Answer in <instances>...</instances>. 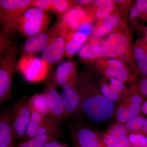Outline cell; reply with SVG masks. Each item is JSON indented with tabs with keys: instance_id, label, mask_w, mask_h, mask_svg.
Returning <instances> with one entry per match:
<instances>
[{
	"instance_id": "cell-1",
	"label": "cell",
	"mask_w": 147,
	"mask_h": 147,
	"mask_svg": "<svg viewBox=\"0 0 147 147\" xmlns=\"http://www.w3.org/2000/svg\"><path fill=\"white\" fill-rule=\"evenodd\" d=\"M77 85L81 101V113L96 123L111 118L115 113V102L105 97L93 83L78 77Z\"/></svg>"
},
{
	"instance_id": "cell-2",
	"label": "cell",
	"mask_w": 147,
	"mask_h": 147,
	"mask_svg": "<svg viewBox=\"0 0 147 147\" xmlns=\"http://www.w3.org/2000/svg\"><path fill=\"white\" fill-rule=\"evenodd\" d=\"M131 38V33L123 22L103 41L101 57L117 59L132 49Z\"/></svg>"
},
{
	"instance_id": "cell-3",
	"label": "cell",
	"mask_w": 147,
	"mask_h": 147,
	"mask_svg": "<svg viewBox=\"0 0 147 147\" xmlns=\"http://www.w3.org/2000/svg\"><path fill=\"white\" fill-rule=\"evenodd\" d=\"M51 21L47 12L32 7L27 9L21 16L16 30L27 38L32 35L45 32Z\"/></svg>"
},
{
	"instance_id": "cell-4",
	"label": "cell",
	"mask_w": 147,
	"mask_h": 147,
	"mask_svg": "<svg viewBox=\"0 0 147 147\" xmlns=\"http://www.w3.org/2000/svg\"><path fill=\"white\" fill-rule=\"evenodd\" d=\"M18 47L15 44L1 57L0 61V104L11 98L15 63Z\"/></svg>"
},
{
	"instance_id": "cell-5",
	"label": "cell",
	"mask_w": 147,
	"mask_h": 147,
	"mask_svg": "<svg viewBox=\"0 0 147 147\" xmlns=\"http://www.w3.org/2000/svg\"><path fill=\"white\" fill-rule=\"evenodd\" d=\"M49 65L42 57L23 55L17 63V68L28 82L35 83L47 78Z\"/></svg>"
},
{
	"instance_id": "cell-6",
	"label": "cell",
	"mask_w": 147,
	"mask_h": 147,
	"mask_svg": "<svg viewBox=\"0 0 147 147\" xmlns=\"http://www.w3.org/2000/svg\"><path fill=\"white\" fill-rule=\"evenodd\" d=\"M145 96L137 90H130L126 96L115 109V117L118 123H126L139 115Z\"/></svg>"
},
{
	"instance_id": "cell-7",
	"label": "cell",
	"mask_w": 147,
	"mask_h": 147,
	"mask_svg": "<svg viewBox=\"0 0 147 147\" xmlns=\"http://www.w3.org/2000/svg\"><path fill=\"white\" fill-rule=\"evenodd\" d=\"M32 0H1L0 21L3 26L16 30L23 13L32 6Z\"/></svg>"
},
{
	"instance_id": "cell-8",
	"label": "cell",
	"mask_w": 147,
	"mask_h": 147,
	"mask_svg": "<svg viewBox=\"0 0 147 147\" xmlns=\"http://www.w3.org/2000/svg\"><path fill=\"white\" fill-rule=\"evenodd\" d=\"M90 17L85 9L75 5L60 14L54 26L65 35L66 38L69 35L77 31L82 22Z\"/></svg>"
},
{
	"instance_id": "cell-9",
	"label": "cell",
	"mask_w": 147,
	"mask_h": 147,
	"mask_svg": "<svg viewBox=\"0 0 147 147\" xmlns=\"http://www.w3.org/2000/svg\"><path fill=\"white\" fill-rule=\"evenodd\" d=\"M48 31L50 34L49 40L42 51V58L49 65L57 63L63 58L66 38L55 26Z\"/></svg>"
},
{
	"instance_id": "cell-10",
	"label": "cell",
	"mask_w": 147,
	"mask_h": 147,
	"mask_svg": "<svg viewBox=\"0 0 147 147\" xmlns=\"http://www.w3.org/2000/svg\"><path fill=\"white\" fill-rule=\"evenodd\" d=\"M28 100L27 98H24L18 100L12 111V126L17 139H24L31 118L32 111Z\"/></svg>"
},
{
	"instance_id": "cell-11",
	"label": "cell",
	"mask_w": 147,
	"mask_h": 147,
	"mask_svg": "<svg viewBox=\"0 0 147 147\" xmlns=\"http://www.w3.org/2000/svg\"><path fill=\"white\" fill-rule=\"evenodd\" d=\"M48 109V116L58 125L68 119L60 94L53 84H47L45 92Z\"/></svg>"
},
{
	"instance_id": "cell-12",
	"label": "cell",
	"mask_w": 147,
	"mask_h": 147,
	"mask_svg": "<svg viewBox=\"0 0 147 147\" xmlns=\"http://www.w3.org/2000/svg\"><path fill=\"white\" fill-rule=\"evenodd\" d=\"M78 76L62 88L61 96L68 117L81 112V96L77 85Z\"/></svg>"
},
{
	"instance_id": "cell-13",
	"label": "cell",
	"mask_w": 147,
	"mask_h": 147,
	"mask_svg": "<svg viewBox=\"0 0 147 147\" xmlns=\"http://www.w3.org/2000/svg\"><path fill=\"white\" fill-rule=\"evenodd\" d=\"M59 126L47 115L32 112L31 118L24 140L31 139L41 134H49L60 131Z\"/></svg>"
},
{
	"instance_id": "cell-14",
	"label": "cell",
	"mask_w": 147,
	"mask_h": 147,
	"mask_svg": "<svg viewBox=\"0 0 147 147\" xmlns=\"http://www.w3.org/2000/svg\"><path fill=\"white\" fill-rule=\"evenodd\" d=\"M70 137L75 147H101L99 135L86 127H73Z\"/></svg>"
},
{
	"instance_id": "cell-15",
	"label": "cell",
	"mask_w": 147,
	"mask_h": 147,
	"mask_svg": "<svg viewBox=\"0 0 147 147\" xmlns=\"http://www.w3.org/2000/svg\"><path fill=\"white\" fill-rule=\"evenodd\" d=\"M127 135L125 124L117 123L102 134L100 142L104 147H130Z\"/></svg>"
},
{
	"instance_id": "cell-16",
	"label": "cell",
	"mask_w": 147,
	"mask_h": 147,
	"mask_svg": "<svg viewBox=\"0 0 147 147\" xmlns=\"http://www.w3.org/2000/svg\"><path fill=\"white\" fill-rule=\"evenodd\" d=\"M11 117L12 111L9 109L0 114V147H14L16 137Z\"/></svg>"
},
{
	"instance_id": "cell-17",
	"label": "cell",
	"mask_w": 147,
	"mask_h": 147,
	"mask_svg": "<svg viewBox=\"0 0 147 147\" xmlns=\"http://www.w3.org/2000/svg\"><path fill=\"white\" fill-rule=\"evenodd\" d=\"M85 9L92 19L96 18L102 20L115 13L117 4L115 1L112 0H97L93 1Z\"/></svg>"
},
{
	"instance_id": "cell-18",
	"label": "cell",
	"mask_w": 147,
	"mask_h": 147,
	"mask_svg": "<svg viewBox=\"0 0 147 147\" xmlns=\"http://www.w3.org/2000/svg\"><path fill=\"white\" fill-rule=\"evenodd\" d=\"M77 76L76 67L74 62L66 61L58 66L55 71L53 85L61 88L70 80Z\"/></svg>"
},
{
	"instance_id": "cell-19",
	"label": "cell",
	"mask_w": 147,
	"mask_h": 147,
	"mask_svg": "<svg viewBox=\"0 0 147 147\" xmlns=\"http://www.w3.org/2000/svg\"><path fill=\"white\" fill-rule=\"evenodd\" d=\"M49 37L48 31L38 33L27 38L23 45L24 55H34L42 51L48 42Z\"/></svg>"
},
{
	"instance_id": "cell-20",
	"label": "cell",
	"mask_w": 147,
	"mask_h": 147,
	"mask_svg": "<svg viewBox=\"0 0 147 147\" xmlns=\"http://www.w3.org/2000/svg\"><path fill=\"white\" fill-rule=\"evenodd\" d=\"M123 22L119 13L118 12L113 13L101 21H99L93 28L92 34L94 37L98 38L110 34Z\"/></svg>"
},
{
	"instance_id": "cell-21",
	"label": "cell",
	"mask_w": 147,
	"mask_h": 147,
	"mask_svg": "<svg viewBox=\"0 0 147 147\" xmlns=\"http://www.w3.org/2000/svg\"><path fill=\"white\" fill-rule=\"evenodd\" d=\"M103 41L93 37L85 43L78 52L79 57L85 61L96 60L101 57Z\"/></svg>"
},
{
	"instance_id": "cell-22",
	"label": "cell",
	"mask_w": 147,
	"mask_h": 147,
	"mask_svg": "<svg viewBox=\"0 0 147 147\" xmlns=\"http://www.w3.org/2000/svg\"><path fill=\"white\" fill-rule=\"evenodd\" d=\"M132 50L139 71L147 77V42L145 40H137L132 47Z\"/></svg>"
},
{
	"instance_id": "cell-23",
	"label": "cell",
	"mask_w": 147,
	"mask_h": 147,
	"mask_svg": "<svg viewBox=\"0 0 147 147\" xmlns=\"http://www.w3.org/2000/svg\"><path fill=\"white\" fill-rule=\"evenodd\" d=\"M61 130L54 133L37 135L28 140H24L17 145L16 147H41L49 142L57 141L61 138Z\"/></svg>"
},
{
	"instance_id": "cell-24",
	"label": "cell",
	"mask_w": 147,
	"mask_h": 147,
	"mask_svg": "<svg viewBox=\"0 0 147 147\" xmlns=\"http://www.w3.org/2000/svg\"><path fill=\"white\" fill-rule=\"evenodd\" d=\"M97 69L105 77L113 78L126 83L134 81L135 76L127 67L122 69H113L104 67H97Z\"/></svg>"
},
{
	"instance_id": "cell-25",
	"label": "cell",
	"mask_w": 147,
	"mask_h": 147,
	"mask_svg": "<svg viewBox=\"0 0 147 147\" xmlns=\"http://www.w3.org/2000/svg\"><path fill=\"white\" fill-rule=\"evenodd\" d=\"M128 134H139L147 137V118L138 116L125 124Z\"/></svg>"
},
{
	"instance_id": "cell-26",
	"label": "cell",
	"mask_w": 147,
	"mask_h": 147,
	"mask_svg": "<svg viewBox=\"0 0 147 147\" xmlns=\"http://www.w3.org/2000/svg\"><path fill=\"white\" fill-rule=\"evenodd\" d=\"M28 101L32 112L48 116V106L45 92L34 95L29 98Z\"/></svg>"
},
{
	"instance_id": "cell-27",
	"label": "cell",
	"mask_w": 147,
	"mask_h": 147,
	"mask_svg": "<svg viewBox=\"0 0 147 147\" xmlns=\"http://www.w3.org/2000/svg\"><path fill=\"white\" fill-rule=\"evenodd\" d=\"M14 30L3 26L0 35V57H2L16 43L13 41Z\"/></svg>"
},
{
	"instance_id": "cell-28",
	"label": "cell",
	"mask_w": 147,
	"mask_h": 147,
	"mask_svg": "<svg viewBox=\"0 0 147 147\" xmlns=\"http://www.w3.org/2000/svg\"><path fill=\"white\" fill-rule=\"evenodd\" d=\"M99 89L105 97L114 102L121 101L124 98L121 95L111 86L105 78L101 82Z\"/></svg>"
},
{
	"instance_id": "cell-29",
	"label": "cell",
	"mask_w": 147,
	"mask_h": 147,
	"mask_svg": "<svg viewBox=\"0 0 147 147\" xmlns=\"http://www.w3.org/2000/svg\"><path fill=\"white\" fill-rule=\"evenodd\" d=\"M84 44L74 38L71 34L69 35L66 38L65 55L68 58H71L76 53L79 52Z\"/></svg>"
},
{
	"instance_id": "cell-30",
	"label": "cell",
	"mask_w": 147,
	"mask_h": 147,
	"mask_svg": "<svg viewBox=\"0 0 147 147\" xmlns=\"http://www.w3.org/2000/svg\"><path fill=\"white\" fill-rule=\"evenodd\" d=\"M76 5L74 1L52 0L51 11L58 14H62L74 6Z\"/></svg>"
},
{
	"instance_id": "cell-31",
	"label": "cell",
	"mask_w": 147,
	"mask_h": 147,
	"mask_svg": "<svg viewBox=\"0 0 147 147\" xmlns=\"http://www.w3.org/2000/svg\"><path fill=\"white\" fill-rule=\"evenodd\" d=\"M129 143L130 147H147V137L139 134H128Z\"/></svg>"
},
{
	"instance_id": "cell-32",
	"label": "cell",
	"mask_w": 147,
	"mask_h": 147,
	"mask_svg": "<svg viewBox=\"0 0 147 147\" xmlns=\"http://www.w3.org/2000/svg\"><path fill=\"white\" fill-rule=\"evenodd\" d=\"M105 78L111 86L117 92H118L124 98L130 91V90H129L127 88L124 82L118 79L107 77H105Z\"/></svg>"
},
{
	"instance_id": "cell-33",
	"label": "cell",
	"mask_w": 147,
	"mask_h": 147,
	"mask_svg": "<svg viewBox=\"0 0 147 147\" xmlns=\"http://www.w3.org/2000/svg\"><path fill=\"white\" fill-rule=\"evenodd\" d=\"M32 7L43 11L51 10L52 0H33Z\"/></svg>"
},
{
	"instance_id": "cell-34",
	"label": "cell",
	"mask_w": 147,
	"mask_h": 147,
	"mask_svg": "<svg viewBox=\"0 0 147 147\" xmlns=\"http://www.w3.org/2000/svg\"><path fill=\"white\" fill-rule=\"evenodd\" d=\"M93 19L91 17L88 18L82 22L80 25L77 31L82 32V33L88 35L92 32L93 28L91 24Z\"/></svg>"
},
{
	"instance_id": "cell-35",
	"label": "cell",
	"mask_w": 147,
	"mask_h": 147,
	"mask_svg": "<svg viewBox=\"0 0 147 147\" xmlns=\"http://www.w3.org/2000/svg\"><path fill=\"white\" fill-rule=\"evenodd\" d=\"M134 89L147 97V77L145 76L141 79L138 86L135 87Z\"/></svg>"
},
{
	"instance_id": "cell-36",
	"label": "cell",
	"mask_w": 147,
	"mask_h": 147,
	"mask_svg": "<svg viewBox=\"0 0 147 147\" xmlns=\"http://www.w3.org/2000/svg\"><path fill=\"white\" fill-rule=\"evenodd\" d=\"M75 4L77 5H88L91 3L93 1L92 0H75L74 1Z\"/></svg>"
},
{
	"instance_id": "cell-37",
	"label": "cell",
	"mask_w": 147,
	"mask_h": 147,
	"mask_svg": "<svg viewBox=\"0 0 147 147\" xmlns=\"http://www.w3.org/2000/svg\"><path fill=\"white\" fill-rule=\"evenodd\" d=\"M61 146H62L59 142H57V141H55L47 143V144L41 147H61Z\"/></svg>"
},
{
	"instance_id": "cell-38",
	"label": "cell",
	"mask_w": 147,
	"mask_h": 147,
	"mask_svg": "<svg viewBox=\"0 0 147 147\" xmlns=\"http://www.w3.org/2000/svg\"><path fill=\"white\" fill-rule=\"evenodd\" d=\"M146 37H145V40H146V42H147V34H146Z\"/></svg>"
},
{
	"instance_id": "cell-39",
	"label": "cell",
	"mask_w": 147,
	"mask_h": 147,
	"mask_svg": "<svg viewBox=\"0 0 147 147\" xmlns=\"http://www.w3.org/2000/svg\"><path fill=\"white\" fill-rule=\"evenodd\" d=\"M147 34V27L146 28V34Z\"/></svg>"
},
{
	"instance_id": "cell-40",
	"label": "cell",
	"mask_w": 147,
	"mask_h": 147,
	"mask_svg": "<svg viewBox=\"0 0 147 147\" xmlns=\"http://www.w3.org/2000/svg\"><path fill=\"white\" fill-rule=\"evenodd\" d=\"M101 147H104V146H103V145H102V144H101Z\"/></svg>"
},
{
	"instance_id": "cell-41",
	"label": "cell",
	"mask_w": 147,
	"mask_h": 147,
	"mask_svg": "<svg viewBox=\"0 0 147 147\" xmlns=\"http://www.w3.org/2000/svg\"><path fill=\"white\" fill-rule=\"evenodd\" d=\"M61 147H65L62 146Z\"/></svg>"
}]
</instances>
